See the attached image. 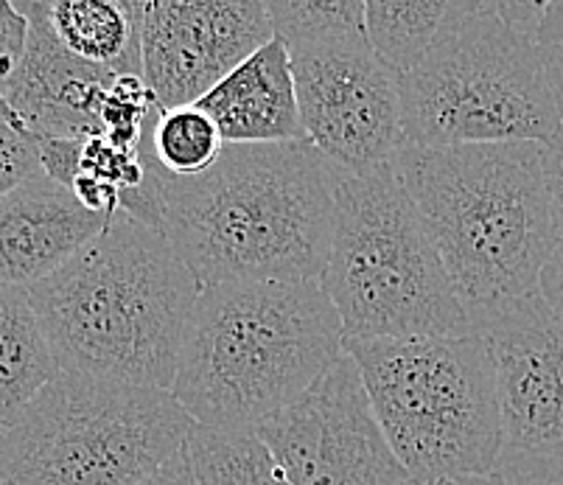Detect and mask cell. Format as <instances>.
Instances as JSON below:
<instances>
[{
	"mask_svg": "<svg viewBox=\"0 0 563 485\" xmlns=\"http://www.w3.org/2000/svg\"><path fill=\"white\" fill-rule=\"evenodd\" d=\"M342 168L309 141L228 144L197 177H161V233L199 287L320 280Z\"/></svg>",
	"mask_w": 563,
	"mask_h": 485,
	"instance_id": "cell-1",
	"label": "cell"
},
{
	"mask_svg": "<svg viewBox=\"0 0 563 485\" xmlns=\"http://www.w3.org/2000/svg\"><path fill=\"white\" fill-rule=\"evenodd\" d=\"M471 329L541 295L558 242L544 144L404 146L393 161Z\"/></svg>",
	"mask_w": 563,
	"mask_h": 485,
	"instance_id": "cell-2",
	"label": "cell"
},
{
	"mask_svg": "<svg viewBox=\"0 0 563 485\" xmlns=\"http://www.w3.org/2000/svg\"><path fill=\"white\" fill-rule=\"evenodd\" d=\"M199 293L168 239L126 213L29 289L59 371L157 390H172Z\"/></svg>",
	"mask_w": 563,
	"mask_h": 485,
	"instance_id": "cell-3",
	"label": "cell"
},
{
	"mask_svg": "<svg viewBox=\"0 0 563 485\" xmlns=\"http://www.w3.org/2000/svg\"><path fill=\"white\" fill-rule=\"evenodd\" d=\"M345 354L320 280H233L199 293L172 396L194 423L255 430Z\"/></svg>",
	"mask_w": 563,
	"mask_h": 485,
	"instance_id": "cell-4",
	"label": "cell"
},
{
	"mask_svg": "<svg viewBox=\"0 0 563 485\" xmlns=\"http://www.w3.org/2000/svg\"><path fill=\"white\" fill-rule=\"evenodd\" d=\"M382 432L415 483H460L494 472L501 452L496 362L479 331L353 340Z\"/></svg>",
	"mask_w": 563,
	"mask_h": 485,
	"instance_id": "cell-5",
	"label": "cell"
},
{
	"mask_svg": "<svg viewBox=\"0 0 563 485\" xmlns=\"http://www.w3.org/2000/svg\"><path fill=\"white\" fill-rule=\"evenodd\" d=\"M320 287L345 342L474 331L393 163L342 175Z\"/></svg>",
	"mask_w": 563,
	"mask_h": 485,
	"instance_id": "cell-6",
	"label": "cell"
},
{
	"mask_svg": "<svg viewBox=\"0 0 563 485\" xmlns=\"http://www.w3.org/2000/svg\"><path fill=\"white\" fill-rule=\"evenodd\" d=\"M398 90L409 146L547 144L563 124L536 43L499 3H452Z\"/></svg>",
	"mask_w": 563,
	"mask_h": 485,
	"instance_id": "cell-7",
	"label": "cell"
},
{
	"mask_svg": "<svg viewBox=\"0 0 563 485\" xmlns=\"http://www.w3.org/2000/svg\"><path fill=\"white\" fill-rule=\"evenodd\" d=\"M172 390L65 374L0 430L9 485H143L191 436Z\"/></svg>",
	"mask_w": 563,
	"mask_h": 485,
	"instance_id": "cell-8",
	"label": "cell"
},
{
	"mask_svg": "<svg viewBox=\"0 0 563 485\" xmlns=\"http://www.w3.org/2000/svg\"><path fill=\"white\" fill-rule=\"evenodd\" d=\"M303 137L345 175L390 166L407 146L398 76L367 34H336L291 45Z\"/></svg>",
	"mask_w": 563,
	"mask_h": 485,
	"instance_id": "cell-9",
	"label": "cell"
},
{
	"mask_svg": "<svg viewBox=\"0 0 563 485\" xmlns=\"http://www.w3.org/2000/svg\"><path fill=\"white\" fill-rule=\"evenodd\" d=\"M289 485H407L360 367L347 354L286 410L255 427Z\"/></svg>",
	"mask_w": 563,
	"mask_h": 485,
	"instance_id": "cell-10",
	"label": "cell"
},
{
	"mask_svg": "<svg viewBox=\"0 0 563 485\" xmlns=\"http://www.w3.org/2000/svg\"><path fill=\"white\" fill-rule=\"evenodd\" d=\"M496 362L501 452L494 474L525 480L563 466V320L532 298L483 331Z\"/></svg>",
	"mask_w": 563,
	"mask_h": 485,
	"instance_id": "cell-11",
	"label": "cell"
},
{
	"mask_svg": "<svg viewBox=\"0 0 563 485\" xmlns=\"http://www.w3.org/2000/svg\"><path fill=\"white\" fill-rule=\"evenodd\" d=\"M269 40L266 0H141V76L157 110L202 101Z\"/></svg>",
	"mask_w": 563,
	"mask_h": 485,
	"instance_id": "cell-12",
	"label": "cell"
},
{
	"mask_svg": "<svg viewBox=\"0 0 563 485\" xmlns=\"http://www.w3.org/2000/svg\"><path fill=\"white\" fill-rule=\"evenodd\" d=\"M29 20L20 65L0 96V121L32 137L101 135V110L121 70L81 63L48 20V3H18Z\"/></svg>",
	"mask_w": 563,
	"mask_h": 485,
	"instance_id": "cell-13",
	"label": "cell"
},
{
	"mask_svg": "<svg viewBox=\"0 0 563 485\" xmlns=\"http://www.w3.org/2000/svg\"><path fill=\"white\" fill-rule=\"evenodd\" d=\"M110 217L43 172L0 197V284L32 289L93 242Z\"/></svg>",
	"mask_w": 563,
	"mask_h": 485,
	"instance_id": "cell-14",
	"label": "cell"
},
{
	"mask_svg": "<svg viewBox=\"0 0 563 485\" xmlns=\"http://www.w3.org/2000/svg\"><path fill=\"white\" fill-rule=\"evenodd\" d=\"M197 107L211 115L224 144L306 141L291 56L278 37L230 70Z\"/></svg>",
	"mask_w": 563,
	"mask_h": 485,
	"instance_id": "cell-15",
	"label": "cell"
},
{
	"mask_svg": "<svg viewBox=\"0 0 563 485\" xmlns=\"http://www.w3.org/2000/svg\"><path fill=\"white\" fill-rule=\"evenodd\" d=\"M56 376L59 365L29 289L0 284V430L20 421Z\"/></svg>",
	"mask_w": 563,
	"mask_h": 485,
	"instance_id": "cell-16",
	"label": "cell"
},
{
	"mask_svg": "<svg viewBox=\"0 0 563 485\" xmlns=\"http://www.w3.org/2000/svg\"><path fill=\"white\" fill-rule=\"evenodd\" d=\"M48 20L81 63L141 74V0H56Z\"/></svg>",
	"mask_w": 563,
	"mask_h": 485,
	"instance_id": "cell-17",
	"label": "cell"
},
{
	"mask_svg": "<svg viewBox=\"0 0 563 485\" xmlns=\"http://www.w3.org/2000/svg\"><path fill=\"white\" fill-rule=\"evenodd\" d=\"M183 452L199 485H289L255 430L194 423Z\"/></svg>",
	"mask_w": 563,
	"mask_h": 485,
	"instance_id": "cell-18",
	"label": "cell"
},
{
	"mask_svg": "<svg viewBox=\"0 0 563 485\" xmlns=\"http://www.w3.org/2000/svg\"><path fill=\"white\" fill-rule=\"evenodd\" d=\"M452 12L449 0H367L365 34L371 48L401 79L423 63L440 25Z\"/></svg>",
	"mask_w": 563,
	"mask_h": 485,
	"instance_id": "cell-19",
	"label": "cell"
},
{
	"mask_svg": "<svg viewBox=\"0 0 563 485\" xmlns=\"http://www.w3.org/2000/svg\"><path fill=\"white\" fill-rule=\"evenodd\" d=\"M224 137L202 107H174L157 112L150 130V150L168 177H197L224 152Z\"/></svg>",
	"mask_w": 563,
	"mask_h": 485,
	"instance_id": "cell-20",
	"label": "cell"
},
{
	"mask_svg": "<svg viewBox=\"0 0 563 485\" xmlns=\"http://www.w3.org/2000/svg\"><path fill=\"white\" fill-rule=\"evenodd\" d=\"M275 37L291 45L365 32L362 0H266Z\"/></svg>",
	"mask_w": 563,
	"mask_h": 485,
	"instance_id": "cell-21",
	"label": "cell"
},
{
	"mask_svg": "<svg viewBox=\"0 0 563 485\" xmlns=\"http://www.w3.org/2000/svg\"><path fill=\"white\" fill-rule=\"evenodd\" d=\"M40 155L32 135L0 121V197L40 175Z\"/></svg>",
	"mask_w": 563,
	"mask_h": 485,
	"instance_id": "cell-22",
	"label": "cell"
},
{
	"mask_svg": "<svg viewBox=\"0 0 563 485\" xmlns=\"http://www.w3.org/2000/svg\"><path fill=\"white\" fill-rule=\"evenodd\" d=\"M532 43H536V51H539L547 85H550L552 96H555V104L563 119V0L547 3L544 18H541L539 29H536Z\"/></svg>",
	"mask_w": 563,
	"mask_h": 485,
	"instance_id": "cell-23",
	"label": "cell"
},
{
	"mask_svg": "<svg viewBox=\"0 0 563 485\" xmlns=\"http://www.w3.org/2000/svg\"><path fill=\"white\" fill-rule=\"evenodd\" d=\"M87 137H34L43 175L59 186L70 188L81 172Z\"/></svg>",
	"mask_w": 563,
	"mask_h": 485,
	"instance_id": "cell-24",
	"label": "cell"
},
{
	"mask_svg": "<svg viewBox=\"0 0 563 485\" xmlns=\"http://www.w3.org/2000/svg\"><path fill=\"white\" fill-rule=\"evenodd\" d=\"M25 37H29V20L14 3L0 0V96L23 59Z\"/></svg>",
	"mask_w": 563,
	"mask_h": 485,
	"instance_id": "cell-25",
	"label": "cell"
},
{
	"mask_svg": "<svg viewBox=\"0 0 563 485\" xmlns=\"http://www.w3.org/2000/svg\"><path fill=\"white\" fill-rule=\"evenodd\" d=\"M544 175L547 188H550L552 222H555L558 242L563 247V124L544 144Z\"/></svg>",
	"mask_w": 563,
	"mask_h": 485,
	"instance_id": "cell-26",
	"label": "cell"
},
{
	"mask_svg": "<svg viewBox=\"0 0 563 485\" xmlns=\"http://www.w3.org/2000/svg\"><path fill=\"white\" fill-rule=\"evenodd\" d=\"M541 298L563 320V247L552 253L544 273H541Z\"/></svg>",
	"mask_w": 563,
	"mask_h": 485,
	"instance_id": "cell-27",
	"label": "cell"
},
{
	"mask_svg": "<svg viewBox=\"0 0 563 485\" xmlns=\"http://www.w3.org/2000/svg\"><path fill=\"white\" fill-rule=\"evenodd\" d=\"M143 485H199L197 477H194L191 466L186 461V452H177L161 472L152 474Z\"/></svg>",
	"mask_w": 563,
	"mask_h": 485,
	"instance_id": "cell-28",
	"label": "cell"
},
{
	"mask_svg": "<svg viewBox=\"0 0 563 485\" xmlns=\"http://www.w3.org/2000/svg\"><path fill=\"white\" fill-rule=\"evenodd\" d=\"M499 477H501V474H499ZM505 480H508V477H505ZM514 483H519V485H563V466L550 469V472L532 474V477H525V480H514Z\"/></svg>",
	"mask_w": 563,
	"mask_h": 485,
	"instance_id": "cell-29",
	"label": "cell"
},
{
	"mask_svg": "<svg viewBox=\"0 0 563 485\" xmlns=\"http://www.w3.org/2000/svg\"><path fill=\"white\" fill-rule=\"evenodd\" d=\"M454 485H519V483H514V480H505V477H499V474H485V477H471V480H460V483H454Z\"/></svg>",
	"mask_w": 563,
	"mask_h": 485,
	"instance_id": "cell-30",
	"label": "cell"
},
{
	"mask_svg": "<svg viewBox=\"0 0 563 485\" xmlns=\"http://www.w3.org/2000/svg\"><path fill=\"white\" fill-rule=\"evenodd\" d=\"M407 485H432V483H415V480H409ZM438 485H449V483H438ZM454 485V483H452Z\"/></svg>",
	"mask_w": 563,
	"mask_h": 485,
	"instance_id": "cell-31",
	"label": "cell"
},
{
	"mask_svg": "<svg viewBox=\"0 0 563 485\" xmlns=\"http://www.w3.org/2000/svg\"><path fill=\"white\" fill-rule=\"evenodd\" d=\"M0 485H9V483H3V480H0Z\"/></svg>",
	"mask_w": 563,
	"mask_h": 485,
	"instance_id": "cell-32",
	"label": "cell"
}]
</instances>
